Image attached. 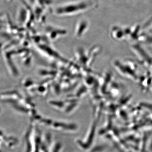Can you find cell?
I'll use <instances>...</instances> for the list:
<instances>
[{
	"mask_svg": "<svg viewBox=\"0 0 152 152\" xmlns=\"http://www.w3.org/2000/svg\"><path fill=\"white\" fill-rule=\"evenodd\" d=\"M88 5L86 1H78L66 3L58 6L55 13L58 16H70L77 15L88 10Z\"/></svg>",
	"mask_w": 152,
	"mask_h": 152,
	"instance_id": "cell-1",
	"label": "cell"
}]
</instances>
